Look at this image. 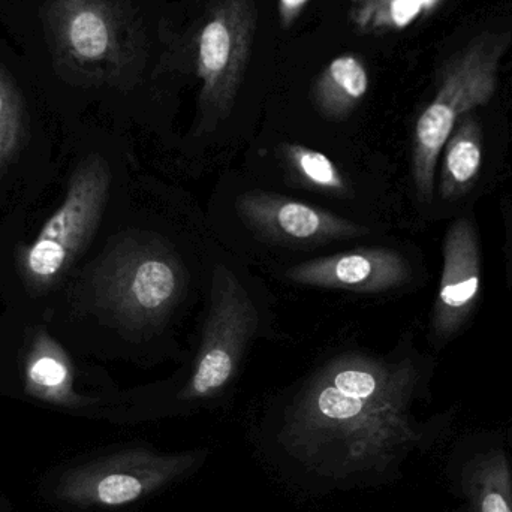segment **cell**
<instances>
[{
	"label": "cell",
	"instance_id": "obj_8",
	"mask_svg": "<svg viewBox=\"0 0 512 512\" xmlns=\"http://www.w3.org/2000/svg\"><path fill=\"white\" fill-rule=\"evenodd\" d=\"M255 328L256 313L248 292L233 271L219 265L213 273L209 316L183 399H207L221 393L233 381Z\"/></svg>",
	"mask_w": 512,
	"mask_h": 512
},
{
	"label": "cell",
	"instance_id": "obj_11",
	"mask_svg": "<svg viewBox=\"0 0 512 512\" xmlns=\"http://www.w3.org/2000/svg\"><path fill=\"white\" fill-rule=\"evenodd\" d=\"M480 288L477 233L469 219H459L445 237L444 267L433 312V327L438 336H451L465 324L480 297Z\"/></svg>",
	"mask_w": 512,
	"mask_h": 512
},
{
	"label": "cell",
	"instance_id": "obj_14",
	"mask_svg": "<svg viewBox=\"0 0 512 512\" xmlns=\"http://www.w3.org/2000/svg\"><path fill=\"white\" fill-rule=\"evenodd\" d=\"M24 388L30 396L51 405L74 408L83 403L74 390L71 358L45 331H38L30 342L24 360Z\"/></svg>",
	"mask_w": 512,
	"mask_h": 512
},
{
	"label": "cell",
	"instance_id": "obj_3",
	"mask_svg": "<svg viewBox=\"0 0 512 512\" xmlns=\"http://www.w3.org/2000/svg\"><path fill=\"white\" fill-rule=\"evenodd\" d=\"M511 41V33H484L442 69L435 96L418 117L414 131L412 168L423 200H432L439 156L460 120L495 95L499 68Z\"/></svg>",
	"mask_w": 512,
	"mask_h": 512
},
{
	"label": "cell",
	"instance_id": "obj_2",
	"mask_svg": "<svg viewBox=\"0 0 512 512\" xmlns=\"http://www.w3.org/2000/svg\"><path fill=\"white\" fill-rule=\"evenodd\" d=\"M258 27V0H210L180 42L186 71L200 84L206 131L227 119L245 80Z\"/></svg>",
	"mask_w": 512,
	"mask_h": 512
},
{
	"label": "cell",
	"instance_id": "obj_17",
	"mask_svg": "<svg viewBox=\"0 0 512 512\" xmlns=\"http://www.w3.org/2000/svg\"><path fill=\"white\" fill-rule=\"evenodd\" d=\"M283 162L292 179L306 188L330 195H346L348 183L342 171L324 153L301 144H283Z\"/></svg>",
	"mask_w": 512,
	"mask_h": 512
},
{
	"label": "cell",
	"instance_id": "obj_15",
	"mask_svg": "<svg viewBox=\"0 0 512 512\" xmlns=\"http://www.w3.org/2000/svg\"><path fill=\"white\" fill-rule=\"evenodd\" d=\"M442 152L439 191L445 200H459L474 189L483 167V132L474 113L460 120Z\"/></svg>",
	"mask_w": 512,
	"mask_h": 512
},
{
	"label": "cell",
	"instance_id": "obj_18",
	"mask_svg": "<svg viewBox=\"0 0 512 512\" xmlns=\"http://www.w3.org/2000/svg\"><path fill=\"white\" fill-rule=\"evenodd\" d=\"M24 135L26 122L20 95L0 71V171L17 155Z\"/></svg>",
	"mask_w": 512,
	"mask_h": 512
},
{
	"label": "cell",
	"instance_id": "obj_12",
	"mask_svg": "<svg viewBox=\"0 0 512 512\" xmlns=\"http://www.w3.org/2000/svg\"><path fill=\"white\" fill-rule=\"evenodd\" d=\"M457 489L469 512H512V457L498 442L475 448L460 463Z\"/></svg>",
	"mask_w": 512,
	"mask_h": 512
},
{
	"label": "cell",
	"instance_id": "obj_19",
	"mask_svg": "<svg viewBox=\"0 0 512 512\" xmlns=\"http://www.w3.org/2000/svg\"><path fill=\"white\" fill-rule=\"evenodd\" d=\"M310 0H277V15L282 29L288 30L295 26Z\"/></svg>",
	"mask_w": 512,
	"mask_h": 512
},
{
	"label": "cell",
	"instance_id": "obj_1",
	"mask_svg": "<svg viewBox=\"0 0 512 512\" xmlns=\"http://www.w3.org/2000/svg\"><path fill=\"white\" fill-rule=\"evenodd\" d=\"M417 382L408 361L339 355L295 397L280 444L298 462L333 480L384 471L423 441L411 414Z\"/></svg>",
	"mask_w": 512,
	"mask_h": 512
},
{
	"label": "cell",
	"instance_id": "obj_13",
	"mask_svg": "<svg viewBox=\"0 0 512 512\" xmlns=\"http://www.w3.org/2000/svg\"><path fill=\"white\" fill-rule=\"evenodd\" d=\"M369 89L370 72L366 60L357 53H342L316 75L310 98L322 117L340 122L360 107Z\"/></svg>",
	"mask_w": 512,
	"mask_h": 512
},
{
	"label": "cell",
	"instance_id": "obj_16",
	"mask_svg": "<svg viewBox=\"0 0 512 512\" xmlns=\"http://www.w3.org/2000/svg\"><path fill=\"white\" fill-rule=\"evenodd\" d=\"M351 23L363 33L399 32L426 20L447 0H349Z\"/></svg>",
	"mask_w": 512,
	"mask_h": 512
},
{
	"label": "cell",
	"instance_id": "obj_10",
	"mask_svg": "<svg viewBox=\"0 0 512 512\" xmlns=\"http://www.w3.org/2000/svg\"><path fill=\"white\" fill-rule=\"evenodd\" d=\"M239 213L255 230L288 242L324 243L366 234L349 219L268 192H248L240 197Z\"/></svg>",
	"mask_w": 512,
	"mask_h": 512
},
{
	"label": "cell",
	"instance_id": "obj_6",
	"mask_svg": "<svg viewBox=\"0 0 512 512\" xmlns=\"http://www.w3.org/2000/svg\"><path fill=\"white\" fill-rule=\"evenodd\" d=\"M110 183V168L101 156L90 155L78 165L62 206L21 252V273L33 291L54 285L87 248L101 222Z\"/></svg>",
	"mask_w": 512,
	"mask_h": 512
},
{
	"label": "cell",
	"instance_id": "obj_5",
	"mask_svg": "<svg viewBox=\"0 0 512 512\" xmlns=\"http://www.w3.org/2000/svg\"><path fill=\"white\" fill-rule=\"evenodd\" d=\"M56 26L65 56L92 80L126 83L146 63L140 24L117 0H62Z\"/></svg>",
	"mask_w": 512,
	"mask_h": 512
},
{
	"label": "cell",
	"instance_id": "obj_7",
	"mask_svg": "<svg viewBox=\"0 0 512 512\" xmlns=\"http://www.w3.org/2000/svg\"><path fill=\"white\" fill-rule=\"evenodd\" d=\"M198 453L119 451L69 469L57 484L60 501L77 507L132 504L179 480L197 465Z\"/></svg>",
	"mask_w": 512,
	"mask_h": 512
},
{
	"label": "cell",
	"instance_id": "obj_4",
	"mask_svg": "<svg viewBox=\"0 0 512 512\" xmlns=\"http://www.w3.org/2000/svg\"><path fill=\"white\" fill-rule=\"evenodd\" d=\"M185 286L182 261L158 240H123L93 274L96 304L129 330L164 324Z\"/></svg>",
	"mask_w": 512,
	"mask_h": 512
},
{
	"label": "cell",
	"instance_id": "obj_9",
	"mask_svg": "<svg viewBox=\"0 0 512 512\" xmlns=\"http://www.w3.org/2000/svg\"><path fill=\"white\" fill-rule=\"evenodd\" d=\"M408 262L390 249L370 248L310 259L289 268L288 279L298 285L373 294L408 282Z\"/></svg>",
	"mask_w": 512,
	"mask_h": 512
}]
</instances>
